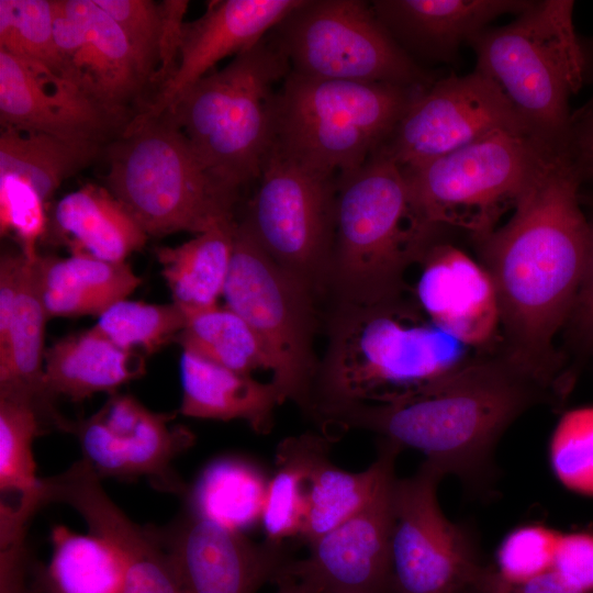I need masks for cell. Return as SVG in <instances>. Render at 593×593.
Wrapping results in <instances>:
<instances>
[{
  "mask_svg": "<svg viewBox=\"0 0 593 593\" xmlns=\"http://www.w3.org/2000/svg\"><path fill=\"white\" fill-rule=\"evenodd\" d=\"M475 242L496 291L505 350L566 392L552 342L572 311L589 248L582 180L567 150L551 158L508 222Z\"/></svg>",
  "mask_w": 593,
  "mask_h": 593,
  "instance_id": "6da1fadb",
  "label": "cell"
},
{
  "mask_svg": "<svg viewBox=\"0 0 593 593\" xmlns=\"http://www.w3.org/2000/svg\"><path fill=\"white\" fill-rule=\"evenodd\" d=\"M557 389L514 359L472 357L424 393L395 404L339 405L320 411L329 424L373 432L401 449L423 452L445 475L481 484L506 428Z\"/></svg>",
  "mask_w": 593,
  "mask_h": 593,
  "instance_id": "7a4b0ae2",
  "label": "cell"
},
{
  "mask_svg": "<svg viewBox=\"0 0 593 593\" xmlns=\"http://www.w3.org/2000/svg\"><path fill=\"white\" fill-rule=\"evenodd\" d=\"M468 348L401 298L338 304L316 373L313 411L411 400L470 360Z\"/></svg>",
  "mask_w": 593,
  "mask_h": 593,
  "instance_id": "3957f363",
  "label": "cell"
},
{
  "mask_svg": "<svg viewBox=\"0 0 593 593\" xmlns=\"http://www.w3.org/2000/svg\"><path fill=\"white\" fill-rule=\"evenodd\" d=\"M439 230L419 210L402 169L378 149L337 181L328 284L338 304L401 298L407 268L436 244Z\"/></svg>",
  "mask_w": 593,
  "mask_h": 593,
  "instance_id": "277c9868",
  "label": "cell"
},
{
  "mask_svg": "<svg viewBox=\"0 0 593 593\" xmlns=\"http://www.w3.org/2000/svg\"><path fill=\"white\" fill-rule=\"evenodd\" d=\"M574 2L533 1L505 25L469 41L475 70L490 78L534 136L567 149L571 96L593 83V38L573 24Z\"/></svg>",
  "mask_w": 593,
  "mask_h": 593,
  "instance_id": "5b68a950",
  "label": "cell"
},
{
  "mask_svg": "<svg viewBox=\"0 0 593 593\" xmlns=\"http://www.w3.org/2000/svg\"><path fill=\"white\" fill-rule=\"evenodd\" d=\"M290 71L265 37L188 88L166 112L202 164L239 194L257 180L276 136L278 83Z\"/></svg>",
  "mask_w": 593,
  "mask_h": 593,
  "instance_id": "8992f818",
  "label": "cell"
},
{
  "mask_svg": "<svg viewBox=\"0 0 593 593\" xmlns=\"http://www.w3.org/2000/svg\"><path fill=\"white\" fill-rule=\"evenodd\" d=\"M103 154L108 189L148 236L236 221L238 193L202 164L169 113L137 115Z\"/></svg>",
  "mask_w": 593,
  "mask_h": 593,
  "instance_id": "52a82bcc",
  "label": "cell"
},
{
  "mask_svg": "<svg viewBox=\"0 0 593 593\" xmlns=\"http://www.w3.org/2000/svg\"><path fill=\"white\" fill-rule=\"evenodd\" d=\"M422 89L289 71L277 94L275 144L338 181L384 144Z\"/></svg>",
  "mask_w": 593,
  "mask_h": 593,
  "instance_id": "ba28073f",
  "label": "cell"
},
{
  "mask_svg": "<svg viewBox=\"0 0 593 593\" xmlns=\"http://www.w3.org/2000/svg\"><path fill=\"white\" fill-rule=\"evenodd\" d=\"M559 152L532 134L501 130L402 171L429 222L468 230L478 239L514 210Z\"/></svg>",
  "mask_w": 593,
  "mask_h": 593,
  "instance_id": "9c48e42d",
  "label": "cell"
},
{
  "mask_svg": "<svg viewBox=\"0 0 593 593\" xmlns=\"http://www.w3.org/2000/svg\"><path fill=\"white\" fill-rule=\"evenodd\" d=\"M270 37L300 76L409 88L434 81L365 1L302 0Z\"/></svg>",
  "mask_w": 593,
  "mask_h": 593,
  "instance_id": "30bf717a",
  "label": "cell"
},
{
  "mask_svg": "<svg viewBox=\"0 0 593 593\" xmlns=\"http://www.w3.org/2000/svg\"><path fill=\"white\" fill-rule=\"evenodd\" d=\"M313 293L281 268L237 222L233 255L223 291L225 305L239 315L262 343L271 382L300 406L313 409Z\"/></svg>",
  "mask_w": 593,
  "mask_h": 593,
  "instance_id": "8fae6325",
  "label": "cell"
},
{
  "mask_svg": "<svg viewBox=\"0 0 593 593\" xmlns=\"http://www.w3.org/2000/svg\"><path fill=\"white\" fill-rule=\"evenodd\" d=\"M240 223L281 268L313 294L328 284L337 181L275 143Z\"/></svg>",
  "mask_w": 593,
  "mask_h": 593,
  "instance_id": "7c38bea8",
  "label": "cell"
},
{
  "mask_svg": "<svg viewBox=\"0 0 593 593\" xmlns=\"http://www.w3.org/2000/svg\"><path fill=\"white\" fill-rule=\"evenodd\" d=\"M445 474L425 460L411 477L395 479L391 570L394 593H466L481 581L470 537L450 522L437 500Z\"/></svg>",
  "mask_w": 593,
  "mask_h": 593,
  "instance_id": "4fadbf2b",
  "label": "cell"
},
{
  "mask_svg": "<svg viewBox=\"0 0 593 593\" xmlns=\"http://www.w3.org/2000/svg\"><path fill=\"white\" fill-rule=\"evenodd\" d=\"M501 130L532 134L500 88L474 69L422 89L379 149L411 170Z\"/></svg>",
  "mask_w": 593,
  "mask_h": 593,
  "instance_id": "5bb4252c",
  "label": "cell"
},
{
  "mask_svg": "<svg viewBox=\"0 0 593 593\" xmlns=\"http://www.w3.org/2000/svg\"><path fill=\"white\" fill-rule=\"evenodd\" d=\"M52 5L64 77L132 122L152 94L120 26L94 0H52Z\"/></svg>",
  "mask_w": 593,
  "mask_h": 593,
  "instance_id": "9a60e30c",
  "label": "cell"
},
{
  "mask_svg": "<svg viewBox=\"0 0 593 593\" xmlns=\"http://www.w3.org/2000/svg\"><path fill=\"white\" fill-rule=\"evenodd\" d=\"M154 529L182 593H256L289 561L281 542H254L187 507Z\"/></svg>",
  "mask_w": 593,
  "mask_h": 593,
  "instance_id": "2e32d148",
  "label": "cell"
},
{
  "mask_svg": "<svg viewBox=\"0 0 593 593\" xmlns=\"http://www.w3.org/2000/svg\"><path fill=\"white\" fill-rule=\"evenodd\" d=\"M395 467V466H394ZM394 467L370 501L286 568L318 593H394L391 570Z\"/></svg>",
  "mask_w": 593,
  "mask_h": 593,
  "instance_id": "e0dca14e",
  "label": "cell"
},
{
  "mask_svg": "<svg viewBox=\"0 0 593 593\" xmlns=\"http://www.w3.org/2000/svg\"><path fill=\"white\" fill-rule=\"evenodd\" d=\"M1 127L107 146L131 121L111 112L76 83L0 51Z\"/></svg>",
  "mask_w": 593,
  "mask_h": 593,
  "instance_id": "ac0fdd59",
  "label": "cell"
},
{
  "mask_svg": "<svg viewBox=\"0 0 593 593\" xmlns=\"http://www.w3.org/2000/svg\"><path fill=\"white\" fill-rule=\"evenodd\" d=\"M302 0L211 1L197 20L184 22L174 72L141 113L157 116L228 56H237L271 32Z\"/></svg>",
  "mask_w": 593,
  "mask_h": 593,
  "instance_id": "d6986e66",
  "label": "cell"
},
{
  "mask_svg": "<svg viewBox=\"0 0 593 593\" xmlns=\"http://www.w3.org/2000/svg\"><path fill=\"white\" fill-rule=\"evenodd\" d=\"M418 307L469 347L486 345L500 324L496 291L485 268L461 249L435 244L421 260Z\"/></svg>",
  "mask_w": 593,
  "mask_h": 593,
  "instance_id": "ffe728a7",
  "label": "cell"
},
{
  "mask_svg": "<svg viewBox=\"0 0 593 593\" xmlns=\"http://www.w3.org/2000/svg\"><path fill=\"white\" fill-rule=\"evenodd\" d=\"M529 0H376L371 8L399 45L428 58L449 60L459 46L495 19L518 15Z\"/></svg>",
  "mask_w": 593,
  "mask_h": 593,
  "instance_id": "44dd1931",
  "label": "cell"
},
{
  "mask_svg": "<svg viewBox=\"0 0 593 593\" xmlns=\"http://www.w3.org/2000/svg\"><path fill=\"white\" fill-rule=\"evenodd\" d=\"M94 414L112 434L133 480L145 477L161 492L187 493L172 462L195 437L184 426L170 425L175 413L150 411L134 396L114 392Z\"/></svg>",
  "mask_w": 593,
  "mask_h": 593,
  "instance_id": "7402d4cb",
  "label": "cell"
},
{
  "mask_svg": "<svg viewBox=\"0 0 593 593\" xmlns=\"http://www.w3.org/2000/svg\"><path fill=\"white\" fill-rule=\"evenodd\" d=\"M37 259H27L12 321L0 340V392L30 399L47 432L64 430L67 419L55 410L54 398L45 383L44 333L49 317L43 302Z\"/></svg>",
  "mask_w": 593,
  "mask_h": 593,
  "instance_id": "603a6c76",
  "label": "cell"
},
{
  "mask_svg": "<svg viewBox=\"0 0 593 593\" xmlns=\"http://www.w3.org/2000/svg\"><path fill=\"white\" fill-rule=\"evenodd\" d=\"M180 414L203 419L245 421L258 434L273 425V413L286 400L271 382L213 363L190 351L180 358Z\"/></svg>",
  "mask_w": 593,
  "mask_h": 593,
  "instance_id": "cb8c5ba5",
  "label": "cell"
},
{
  "mask_svg": "<svg viewBox=\"0 0 593 593\" xmlns=\"http://www.w3.org/2000/svg\"><path fill=\"white\" fill-rule=\"evenodd\" d=\"M144 372V359L136 351L122 349L94 326L56 340L44 355L49 394L72 402L114 393Z\"/></svg>",
  "mask_w": 593,
  "mask_h": 593,
  "instance_id": "d4e9b609",
  "label": "cell"
},
{
  "mask_svg": "<svg viewBox=\"0 0 593 593\" xmlns=\"http://www.w3.org/2000/svg\"><path fill=\"white\" fill-rule=\"evenodd\" d=\"M53 228L71 254L110 262H126L148 236L109 189L91 183L56 203Z\"/></svg>",
  "mask_w": 593,
  "mask_h": 593,
  "instance_id": "484cf974",
  "label": "cell"
},
{
  "mask_svg": "<svg viewBox=\"0 0 593 593\" xmlns=\"http://www.w3.org/2000/svg\"><path fill=\"white\" fill-rule=\"evenodd\" d=\"M43 302L48 317L101 315L127 299L142 282L127 262L86 254L38 256Z\"/></svg>",
  "mask_w": 593,
  "mask_h": 593,
  "instance_id": "4316f807",
  "label": "cell"
},
{
  "mask_svg": "<svg viewBox=\"0 0 593 593\" xmlns=\"http://www.w3.org/2000/svg\"><path fill=\"white\" fill-rule=\"evenodd\" d=\"M237 221L216 225L156 257L172 303L184 313L219 304L230 272Z\"/></svg>",
  "mask_w": 593,
  "mask_h": 593,
  "instance_id": "83f0119b",
  "label": "cell"
},
{
  "mask_svg": "<svg viewBox=\"0 0 593 593\" xmlns=\"http://www.w3.org/2000/svg\"><path fill=\"white\" fill-rule=\"evenodd\" d=\"M47 433L35 404L0 392V512L31 521L45 505L43 479L36 475L33 441Z\"/></svg>",
  "mask_w": 593,
  "mask_h": 593,
  "instance_id": "f1b7e54d",
  "label": "cell"
},
{
  "mask_svg": "<svg viewBox=\"0 0 593 593\" xmlns=\"http://www.w3.org/2000/svg\"><path fill=\"white\" fill-rule=\"evenodd\" d=\"M329 447L315 459L310 473L307 513L300 537L309 546L361 510L402 450L381 439L376 460L360 472L345 471L328 459Z\"/></svg>",
  "mask_w": 593,
  "mask_h": 593,
  "instance_id": "f546056e",
  "label": "cell"
},
{
  "mask_svg": "<svg viewBox=\"0 0 593 593\" xmlns=\"http://www.w3.org/2000/svg\"><path fill=\"white\" fill-rule=\"evenodd\" d=\"M120 26L150 89V99L175 70L188 1L94 0ZM150 102V101H149Z\"/></svg>",
  "mask_w": 593,
  "mask_h": 593,
  "instance_id": "4dcf8cb0",
  "label": "cell"
},
{
  "mask_svg": "<svg viewBox=\"0 0 593 593\" xmlns=\"http://www.w3.org/2000/svg\"><path fill=\"white\" fill-rule=\"evenodd\" d=\"M53 552L48 564L36 572L42 593H122L125 562L107 539L90 533H74L55 525L51 530Z\"/></svg>",
  "mask_w": 593,
  "mask_h": 593,
  "instance_id": "1f68e13d",
  "label": "cell"
},
{
  "mask_svg": "<svg viewBox=\"0 0 593 593\" xmlns=\"http://www.w3.org/2000/svg\"><path fill=\"white\" fill-rule=\"evenodd\" d=\"M268 482L248 461L219 458L203 469L187 491V508L225 528L243 533L261 521Z\"/></svg>",
  "mask_w": 593,
  "mask_h": 593,
  "instance_id": "d6a6232c",
  "label": "cell"
},
{
  "mask_svg": "<svg viewBox=\"0 0 593 593\" xmlns=\"http://www.w3.org/2000/svg\"><path fill=\"white\" fill-rule=\"evenodd\" d=\"M104 146L1 127L0 174L29 181L46 203L64 180L91 164Z\"/></svg>",
  "mask_w": 593,
  "mask_h": 593,
  "instance_id": "836d02e7",
  "label": "cell"
},
{
  "mask_svg": "<svg viewBox=\"0 0 593 593\" xmlns=\"http://www.w3.org/2000/svg\"><path fill=\"white\" fill-rule=\"evenodd\" d=\"M327 447L326 438L311 433L288 437L279 444L278 468L268 482L261 515L268 541L281 542L301 535L307 513L311 469Z\"/></svg>",
  "mask_w": 593,
  "mask_h": 593,
  "instance_id": "e575fe53",
  "label": "cell"
},
{
  "mask_svg": "<svg viewBox=\"0 0 593 593\" xmlns=\"http://www.w3.org/2000/svg\"><path fill=\"white\" fill-rule=\"evenodd\" d=\"M176 342L182 350L237 372L251 374L258 369H271L258 336L226 305L186 313L184 327Z\"/></svg>",
  "mask_w": 593,
  "mask_h": 593,
  "instance_id": "d590c367",
  "label": "cell"
},
{
  "mask_svg": "<svg viewBox=\"0 0 593 593\" xmlns=\"http://www.w3.org/2000/svg\"><path fill=\"white\" fill-rule=\"evenodd\" d=\"M0 51L64 77L52 0H0Z\"/></svg>",
  "mask_w": 593,
  "mask_h": 593,
  "instance_id": "8d00e7d4",
  "label": "cell"
},
{
  "mask_svg": "<svg viewBox=\"0 0 593 593\" xmlns=\"http://www.w3.org/2000/svg\"><path fill=\"white\" fill-rule=\"evenodd\" d=\"M184 324L186 313L175 303L125 299L99 315L94 327L122 349L154 354L176 340Z\"/></svg>",
  "mask_w": 593,
  "mask_h": 593,
  "instance_id": "74e56055",
  "label": "cell"
},
{
  "mask_svg": "<svg viewBox=\"0 0 593 593\" xmlns=\"http://www.w3.org/2000/svg\"><path fill=\"white\" fill-rule=\"evenodd\" d=\"M549 459L564 488L593 497V405L561 416L550 438Z\"/></svg>",
  "mask_w": 593,
  "mask_h": 593,
  "instance_id": "f35d334b",
  "label": "cell"
},
{
  "mask_svg": "<svg viewBox=\"0 0 593 593\" xmlns=\"http://www.w3.org/2000/svg\"><path fill=\"white\" fill-rule=\"evenodd\" d=\"M45 202L25 179L0 174V233L11 235L29 260L40 254L37 243L47 232Z\"/></svg>",
  "mask_w": 593,
  "mask_h": 593,
  "instance_id": "ab89813d",
  "label": "cell"
},
{
  "mask_svg": "<svg viewBox=\"0 0 593 593\" xmlns=\"http://www.w3.org/2000/svg\"><path fill=\"white\" fill-rule=\"evenodd\" d=\"M560 533L542 525L512 530L496 552V573L510 583H523L552 570Z\"/></svg>",
  "mask_w": 593,
  "mask_h": 593,
  "instance_id": "60d3db41",
  "label": "cell"
},
{
  "mask_svg": "<svg viewBox=\"0 0 593 593\" xmlns=\"http://www.w3.org/2000/svg\"><path fill=\"white\" fill-rule=\"evenodd\" d=\"M552 571L570 588L593 592V534L560 533Z\"/></svg>",
  "mask_w": 593,
  "mask_h": 593,
  "instance_id": "b9f144b4",
  "label": "cell"
},
{
  "mask_svg": "<svg viewBox=\"0 0 593 593\" xmlns=\"http://www.w3.org/2000/svg\"><path fill=\"white\" fill-rule=\"evenodd\" d=\"M589 221V248L583 278L568 318V340L578 356L593 351V213Z\"/></svg>",
  "mask_w": 593,
  "mask_h": 593,
  "instance_id": "7bdbcfd3",
  "label": "cell"
},
{
  "mask_svg": "<svg viewBox=\"0 0 593 593\" xmlns=\"http://www.w3.org/2000/svg\"><path fill=\"white\" fill-rule=\"evenodd\" d=\"M567 153L582 180L593 183V99L572 114Z\"/></svg>",
  "mask_w": 593,
  "mask_h": 593,
  "instance_id": "ee69618b",
  "label": "cell"
},
{
  "mask_svg": "<svg viewBox=\"0 0 593 593\" xmlns=\"http://www.w3.org/2000/svg\"><path fill=\"white\" fill-rule=\"evenodd\" d=\"M483 583L491 593H581L566 584L552 570L523 583H510L495 570L486 569Z\"/></svg>",
  "mask_w": 593,
  "mask_h": 593,
  "instance_id": "f6af8a7d",
  "label": "cell"
},
{
  "mask_svg": "<svg viewBox=\"0 0 593 593\" xmlns=\"http://www.w3.org/2000/svg\"><path fill=\"white\" fill-rule=\"evenodd\" d=\"M286 564L273 579L277 593H318L310 583L291 573Z\"/></svg>",
  "mask_w": 593,
  "mask_h": 593,
  "instance_id": "bcb514c9",
  "label": "cell"
},
{
  "mask_svg": "<svg viewBox=\"0 0 593 593\" xmlns=\"http://www.w3.org/2000/svg\"><path fill=\"white\" fill-rule=\"evenodd\" d=\"M485 573V572H484ZM484 575V574H483ZM466 593H491L488 588L484 585L483 583V577L481 579V581L479 582L478 585L473 586L472 589H470L469 591H467Z\"/></svg>",
  "mask_w": 593,
  "mask_h": 593,
  "instance_id": "7dc6e473",
  "label": "cell"
}]
</instances>
